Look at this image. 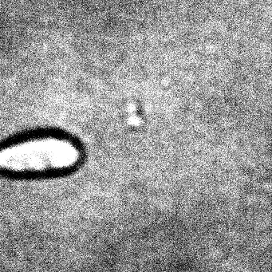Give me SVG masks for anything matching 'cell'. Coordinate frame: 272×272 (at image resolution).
I'll return each instance as SVG.
<instances>
[{"mask_svg":"<svg viewBox=\"0 0 272 272\" xmlns=\"http://www.w3.org/2000/svg\"><path fill=\"white\" fill-rule=\"evenodd\" d=\"M81 160V151L70 140L46 137L27 140L0 149V170L44 172L71 168Z\"/></svg>","mask_w":272,"mask_h":272,"instance_id":"1","label":"cell"}]
</instances>
